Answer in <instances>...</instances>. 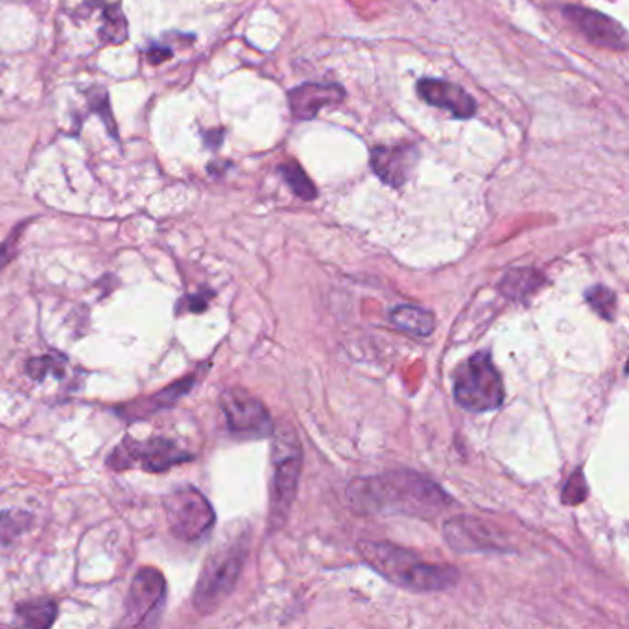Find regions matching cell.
Instances as JSON below:
<instances>
[{"mask_svg":"<svg viewBox=\"0 0 629 629\" xmlns=\"http://www.w3.org/2000/svg\"><path fill=\"white\" fill-rule=\"evenodd\" d=\"M26 223L19 225L13 229V233L0 244V268H4L8 262H12V258L17 255V244L21 240V235H22V229H24Z\"/></svg>","mask_w":629,"mask_h":629,"instance_id":"obj_24","label":"cell"},{"mask_svg":"<svg viewBox=\"0 0 629 629\" xmlns=\"http://www.w3.org/2000/svg\"><path fill=\"white\" fill-rule=\"evenodd\" d=\"M585 300L589 301V305L596 312H598L600 316H604L606 319H613L615 318L616 295L607 286H592V288H589L585 292Z\"/></svg>","mask_w":629,"mask_h":629,"instance_id":"obj_22","label":"cell"},{"mask_svg":"<svg viewBox=\"0 0 629 629\" xmlns=\"http://www.w3.org/2000/svg\"><path fill=\"white\" fill-rule=\"evenodd\" d=\"M106 26L100 30V38L104 43H122L127 36L126 19L118 6H106L104 12Z\"/></svg>","mask_w":629,"mask_h":629,"instance_id":"obj_21","label":"cell"},{"mask_svg":"<svg viewBox=\"0 0 629 629\" xmlns=\"http://www.w3.org/2000/svg\"><path fill=\"white\" fill-rule=\"evenodd\" d=\"M543 283V277L539 272L529 268H519L506 274V277L501 283V292L511 300H524L528 293L536 292Z\"/></svg>","mask_w":629,"mask_h":629,"instance_id":"obj_18","label":"cell"},{"mask_svg":"<svg viewBox=\"0 0 629 629\" xmlns=\"http://www.w3.org/2000/svg\"><path fill=\"white\" fill-rule=\"evenodd\" d=\"M415 146H379L371 152L375 174L389 187H401L417 162Z\"/></svg>","mask_w":629,"mask_h":629,"instance_id":"obj_15","label":"cell"},{"mask_svg":"<svg viewBox=\"0 0 629 629\" xmlns=\"http://www.w3.org/2000/svg\"><path fill=\"white\" fill-rule=\"evenodd\" d=\"M220 405L233 436L257 440L274 434L275 428L268 408L249 391L240 388L225 389L220 397Z\"/></svg>","mask_w":629,"mask_h":629,"instance_id":"obj_8","label":"cell"},{"mask_svg":"<svg viewBox=\"0 0 629 629\" xmlns=\"http://www.w3.org/2000/svg\"><path fill=\"white\" fill-rule=\"evenodd\" d=\"M164 513L172 536L185 543L204 539L216 520L211 502L192 485L172 491L164 501Z\"/></svg>","mask_w":629,"mask_h":629,"instance_id":"obj_7","label":"cell"},{"mask_svg":"<svg viewBox=\"0 0 629 629\" xmlns=\"http://www.w3.org/2000/svg\"><path fill=\"white\" fill-rule=\"evenodd\" d=\"M192 458L190 452L167 438H152L146 441L124 438L106 459V466L113 471H126L141 466V469L148 473H164Z\"/></svg>","mask_w":629,"mask_h":629,"instance_id":"obj_6","label":"cell"},{"mask_svg":"<svg viewBox=\"0 0 629 629\" xmlns=\"http://www.w3.org/2000/svg\"><path fill=\"white\" fill-rule=\"evenodd\" d=\"M391 323L414 336H430L436 328L434 314L415 305H399L391 310Z\"/></svg>","mask_w":629,"mask_h":629,"instance_id":"obj_16","label":"cell"},{"mask_svg":"<svg viewBox=\"0 0 629 629\" xmlns=\"http://www.w3.org/2000/svg\"><path fill=\"white\" fill-rule=\"evenodd\" d=\"M447 545L459 554L504 550V537L499 529L471 515H456L443 526Z\"/></svg>","mask_w":629,"mask_h":629,"instance_id":"obj_10","label":"cell"},{"mask_svg":"<svg viewBox=\"0 0 629 629\" xmlns=\"http://www.w3.org/2000/svg\"><path fill=\"white\" fill-rule=\"evenodd\" d=\"M26 371L31 379L43 380L47 375H52V373L56 377H59L63 373V368H61V360H57L54 356H39V358L28 360Z\"/></svg>","mask_w":629,"mask_h":629,"instance_id":"obj_23","label":"cell"},{"mask_svg":"<svg viewBox=\"0 0 629 629\" xmlns=\"http://www.w3.org/2000/svg\"><path fill=\"white\" fill-rule=\"evenodd\" d=\"M167 596V581L153 567H143L131 581L126 598V624L143 625L159 613Z\"/></svg>","mask_w":629,"mask_h":629,"instance_id":"obj_9","label":"cell"},{"mask_svg":"<svg viewBox=\"0 0 629 629\" xmlns=\"http://www.w3.org/2000/svg\"><path fill=\"white\" fill-rule=\"evenodd\" d=\"M281 174L284 176L290 188L295 192V196L303 197V200H314L316 197V187L309 179V176L303 172V169L297 162H286L281 167Z\"/></svg>","mask_w":629,"mask_h":629,"instance_id":"obj_19","label":"cell"},{"mask_svg":"<svg viewBox=\"0 0 629 629\" xmlns=\"http://www.w3.org/2000/svg\"><path fill=\"white\" fill-rule=\"evenodd\" d=\"M454 399L469 412H493L504 403V382L489 353H476L454 371Z\"/></svg>","mask_w":629,"mask_h":629,"instance_id":"obj_5","label":"cell"},{"mask_svg":"<svg viewBox=\"0 0 629 629\" xmlns=\"http://www.w3.org/2000/svg\"><path fill=\"white\" fill-rule=\"evenodd\" d=\"M248 552V536H239L209 555L192 594V606L197 613L211 615L233 592L242 574Z\"/></svg>","mask_w":629,"mask_h":629,"instance_id":"obj_3","label":"cell"},{"mask_svg":"<svg viewBox=\"0 0 629 629\" xmlns=\"http://www.w3.org/2000/svg\"><path fill=\"white\" fill-rule=\"evenodd\" d=\"M196 380H197V377L194 373L187 375V377L172 382L170 386L159 389L153 395L139 397V399H134V401L117 406L115 412L129 423L144 421V419L153 417L155 414H159L162 410H170L179 399H183V397L194 388Z\"/></svg>","mask_w":629,"mask_h":629,"instance_id":"obj_12","label":"cell"},{"mask_svg":"<svg viewBox=\"0 0 629 629\" xmlns=\"http://www.w3.org/2000/svg\"><path fill=\"white\" fill-rule=\"evenodd\" d=\"M31 517L24 511H4L0 513V543H12L24 529L30 528Z\"/></svg>","mask_w":629,"mask_h":629,"instance_id":"obj_20","label":"cell"},{"mask_svg":"<svg viewBox=\"0 0 629 629\" xmlns=\"http://www.w3.org/2000/svg\"><path fill=\"white\" fill-rule=\"evenodd\" d=\"M563 13L590 43L613 50H624L627 47L624 26L611 17L580 6H567Z\"/></svg>","mask_w":629,"mask_h":629,"instance_id":"obj_11","label":"cell"},{"mask_svg":"<svg viewBox=\"0 0 629 629\" xmlns=\"http://www.w3.org/2000/svg\"><path fill=\"white\" fill-rule=\"evenodd\" d=\"M15 615L26 627H50L57 616V604L50 598H36L21 602L15 607Z\"/></svg>","mask_w":629,"mask_h":629,"instance_id":"obj_17","label":"cell"},{"mask_svg":"<svg viewBox=\"0 0 629 629\" xmlns=\"http://www.w3.org/2000/svg\"><path fill=\"white\" fill-rule=\"evenodd\" d=\"M272 466L274 475L270 485V528L279 529L288 520L303 466V449L300 438H297L295 430L288 424H283V428L275 432Z\"/></svg>","mask_w":629,"mask_h":629,"instance_id":"obj_4","label":"cell"},{"mask_svg":"<svg viewBox=\"0 0 629 629\" xmlns=\"http://www.w3.org/2000/svg\"><path fill=\"white\" fill-rule=\"evenodd\" d=\"M567 487H574L576 489V482H572V480H569V485ZM574 493V491H572ZM572 493H571V496H572ZM583 496H585V491H581L580 494H578V501H581L583 499Z\"/></svg>","mask_w":629,"mask_h":629,"instance_id":"obj_26","label":"cell"},{"mask_svg":"<svg viewBox=\"0 0 629 629\" xmlns=\"http://www.w3.org/2000/svg\"><path fill=\"white\" fill-rule=\"evenodd\" d=\"M172 54H170V50H167V48H161V50H155V48H152L150 52H148V59L152 61V63H161V61H164V59H169Z\"/></svg>","mask_w":629,"mask_h":629,"instance_id":"obj_25","label":"cell"},{"mask_svg":"<svg viewBox=\"0 0 629 629\" xmlns=\"http://www.w3.org/2000/svg\"><path fill=\"white\" fill-rule=\"evenodd\" d=\"M347 501L356 513H405L436 517L449 504V494L430 478L414 471H391L358 478L347 487Z\"/></svg>","mask_w":629,"mask_h":629,"instance_id":"obj_1","label":"cell"},{"mask_svg":"<svg viewBox=\"0 0 629 629\" xmlns=\"http://www.w3.org/2000/svg\"><path fill=\"white\" fill-rule=\"evenodd\" d=\"M358 550L362 559L379 574H382L388 581L410 590H447L454 587L459 580L458 569L449 565H436V563H426L415 554L391 543L362 541L358 543Z\"/></svg>","mask_w":629,"mask_h":629,"instance_id":"obj_2","label":"cell"},{"mask_svg":"<svg viewBox=\"0 0 629 629\" xmlns=\"http://www.w3.org/2000/svg\"><path fill=\"white\" fill-rule=\"evenodd\" d=\"M417 91L426 104L447 109L456 118H471L476 115L475 98L456 83L424 78L417 83Z\"/></svg>","mask_w":629,"mask_h":629,"instance_id":"obj_13","label":"cell"},{"mask_svg":"<svg viewBox=\"0 0 629 629\" xmlns=\"http://www.w3.org/2000/svg\"><path fill=\"white\" fill-rule=\"evenodd\" d=\"M345 98V92L340 85L335 83H305L295 87L288 92L290 111L295 118L310 120L319 109L327 106L340 104Z\"/></svg>","mask_w":629,"mask_h":629,"instance_id":"obj_14","label":"cell"}]
</instances>
